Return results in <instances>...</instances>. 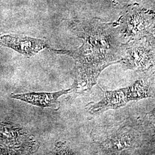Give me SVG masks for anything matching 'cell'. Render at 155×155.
<instances>
[{
    "label": "cell",
    "instance_id": "cell-9",
    "mask_svg": "<svg viewBox=\"0 0 155 155\" xmlns=\"http://www.w3.org/2000/svg\"><path fill=\"white\" fill-rule=\"evenodd\" d=\"M150 45L155 46V16L145 35Z\"/></svg>",
    "mask_w": 155,
    "mask_h": 155
},
{
    "label": "cell",
    "instance_id": "cell-10",
    "mask_svg": "<svg viewBox=\"0 0 155 155\" xmlns=\"http://www.w3.org/2000/svg\"><path fill=\"white\" fill-rule=\"evenodd\" d=\"M132 1H133V0H118V1H119L120 2H122V3H124V2L127 3V2H131Z\"/></svg>",
    "mask_w": 155,
    "mask_h": 155
},
{
    "label": "cell",
    "instance_id": "cell-8",
    "mask_svg": "<svg viewBox=\"0 0 155 155\" xmlns=\"http://www.w3.org/2000/svg\"><path fill=\"white\" fill-rule=\"evenodd\" d=\"M143 138L140 155H155V110L140 119Z\"/></svg>",
    "mask_w": 155,
    "mask_h": 155
},
{
    "label": "cell",
    "instance_id": "cell-4",
    "mask_svg": "<svg viewBox=\"0 0 155 155\" xmlns=\"http://www.w3.org/2000/svg\"><path fill=\"white\" fill-rule=\"evenodd\" d=\"M119 64L125 70L143 74L155 70V46L145 38L130 40L124 43Z\"/></svg>",
    "mask_w": 155,
    "mask_h": 155
},
{
    "label": "cell",
    "instance_id": "cell-2",
    "mask_svg": "<svg viewBox=\"0 0 155 155\" xmlns=\"http://www.w3.org/2000/svg\"><path fill=\"white\" fill-rule=\"evenodd\" d=\"M91 140L97 154L140 155L143 138L140 119L127 118L96 127Z\"/></svg>",
    "mask_w": 155,
    "mask_h": 155
},
{
    "label": "cell",
    "instance_id": "cell-6",
    "mask_svg": "<svg viewBox=\"0 0 155 155\" xmlns=\"http://www.w3.org/2000/svg\"><path fill=\"white\" fill-rule=\"evenodd\" d=\"M0 45L11 48L22 55L28 56L35 55L47 47L43 40L12 35L1 36Z\"/></svg>",
    "mask_w": 155,
    "mask_h": 155
},
{
    "label": "cell",
    "instance_id": "cell-3",
    "mask_svg": "<svg viewBox=\"0 0 155 155\" xmlns=\"http://www.w3.org/2000/svg\"><path fill=\"white\" fill-rule=\"evenodd\" d=\"M127 87L104 91V96L98 102L87 106L89 113L97 115L106 111L115 110L127 105L131 101L155 98V74L150 71Z\"/></svg>",
    "mask_w": 155,
    "mask_h": 155
},
{
    "label": "cell",
    "instance_id": "cell-7",
    "mask_svg": "<svg viewBox=\"0 0 155 155\" xmlns=\"http://www.w3.org/2000/svg\"><path fill=\"white\" fill-rule=\"evenodd\" d=\"M72 88L68 90H62L56 92H44V93H28L25 94H12V98L24 101L33 106L41 108L51 107L58 110L60 106V102L58 99L65 94L72 93Z\"/></svg>",
    "mask_w": 155,
    "mask_h": 155
},
{
    "label": "cell",
    "instance_id": "cell-5",
    "mask_svg": "<svg viewBox=\"0 0 155 155\" xmlns=\"http://www.w3.org/2000/svg\"><path fill=\"white\" fill-rule=\"evenodd\" d=\"M154 18V15L144 10L132 9L122 17L120 28L122 38L127 42L144 37Z\"/></svg>",
    "mask_w": 155,
    "mask_h": 155
},
{
    "label": "cell",
    "instance_id": "cell-1",
    "mask_svg": "<svg viewBox=\"0 0 155 155\" xmlns=\"http://www.w3.org/2000/svg\"><path fill=\"white\" fill-rule=\"evenodd\" d=\"M81 37L83 45L77 50H52L74 59L75 79L71 88L77 93L90 90L104 69L119 63L125 43L120 28L100 22L84 27Z\"/></svg>",
    "mask_w": 155,
    "mask_h": 155
}]
</instances>
